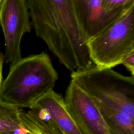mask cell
I'll list each match as a JSON object with an SVG mask.
<instances>
[{
	"label": "cell",
	"mask_w": 134,
	"mask_h": 134,
	"mask_svg": "<svg viewBox=\"0 0 134 134\" xmlns=\"http://www.w3.org/2000/svg\"><path fill=\"white\" fill-rule=\"evenodd\" d=\"M4 61V55L0 52V87L3 82V66Z\"/></svg>",
	"instance_id": "4fadbf2b"
},
{
	"label": "cell",
	"mask_w": 134,
	"mask_h": 134,
	"mask_svg": "<svg viewBox=\"0 0 134 134\" xmlns=\"http://www.w3.org/2000/svg\"><path fill=\"white\" fill-rule=\"evenodd\" d=\"M121 64L131 73V76H134V51L126 56L122 60Z\"/></svg>",
	"instance_id": "7c38bea8"
},
{
	"label": "cell",
	"mask_w": 134,
	"mask_h": 134,
	"mask_svg": "<svg viewBox=\"0 0 134 134\" xmlns=\"http://www.w3.org/2000/svg\"><path fill=\"white\" fill-rule=\"evenodd\" d=\"M20 118L23 126L29 134H62L43 109L32 107L25 111L21 109Z\"/></svg>",
	"instance_id": "9c48e42d"
},
{
	"label": "cell",
	"mask_w": 134,
	"mask_h": 134,
	"mask_svg": "<svg viewBox=\"0 0 134 134\" xmlns=\"http://www.w3.org/2000/svg\"><path fill=\"white\" fill-rule=\"evenodd\" d=\"M37 36L72 72L94 65L79 25L72 0H27Z\"/></svg>",
	"instance_id": "6da1fadb"
},
{
	"label": "cell",
	"mask_w": 134,
	"mask_h": 134,
	"mask_svg": "<svg viewBox=\"0 0 134 134\" xmlns=\"http://www.w3.org/2000/svg\"><path fill=\"white\" fill-rule=\"evenodd\" d=\"M94 65L113 68L134 51V4L114 24L87 42Z\"/></svg>",
	"instance_id": "277c9868"
},
{
	"label": "cell",
	"mask_w": 134,
	"mask_h": 134,
	"mask_svg": "<svg viewBox=\"0 0 134 134\" xmlns=\"http://www.w3.org/2000/svg\"><path fill=\"white\" fill-rule=\"evenodd\" d=\"M6 134H29V133L28 132V131L26 130V129L23 126V127L18 129H17L15 131L10 132Z\"/></svg>",
	"instance_id": "5bb4252c"
},
{
	"label": "cell",
	"mask_w": 134,
	"mask_h": 134,
	"mask_svg": "<svg viewBox=\"0 0 134 134\" xmlns=\"http://www.w3.org/2000/svg\"><path fill=\"white\" fill-rule=\"evenodd\" d=\"M58 79V74L46 52L22 58L10 65L0 87V101L29 109L53 91Z\"/></svg>",
	"instance_id": "7a4b0ae2"
},
{
	"label": "cell",
	"mask_w": 134,
	"mask_h": 134,
	"mask_svg": "<svg viewBox=\"0 0 134 134\" xmlns=\"http://www.w3.org/2000/svg\"><path fill=\"white\" fill-rule=\"evenodd\" d=\"M134 4V0H102L103 8L108 12L126 8Z\"/></svg>",
	"instance_id": "8fae6325"
},
{
	"label": "cell",
	"mask_w": 134,
	"mask_h": 134,
	"mask_svg": "<svg viewBox=\"0 0 134 134\" xmlns=\"http://www.w3.org/2000/svg\"><path fill=\"white\" fill-rule=\"evenodd\" d=\"M64 100L68 110L82 134H110L95 103L72 80Z\"/></svg>",
	"instance_id": "8992f818"
},
{
	"label": "cell",
	"mask_w": 134,
	"mask_h": 134,
	"mask_svg": "<svg viewBox=\"0 0 134 134\" xmlns=\"http://www.w3.org/2000/svg\"><path fill=\"white\" fill-rule=\"evenodd\" d=\"M32 107L46 111L62 134H82L68 110L64 98L54 90L38 100Z\"/></svg>",
	"instance_id": "ba28073f"
},
{
	"label": "cell",
	"mask_w": 134,
	"mask_h": 134,
	"mask_svg": "<svg viewBox=\"0 0 134 134\" xmlns=\"http://www.w3.org/2000/svg\"><path fill=\"white\" fill-rule=\"evenodd\" d=\"M71 80L92 98L99 110L120 111L134 119V76L94 65L72 72Z\"/></svg>",
	"instance_id": "3957f363"
},
{
	"label": "cell",
	"mask_w": 134,
	"mask_h": 134,
	"mask_svg": "<svg viewBox=\"0 0 134 134\" xmlns=\"http://www.w3.org/2000/svg\"><path fill=\"white\" fill-rule=\"evenodd\" d=\"M31 26L27 0H2L0 26L4 36L6 63L11 65L22 58L21 39L31 32Z\"/></svg>",
	"instance_id": "5b68a950"
},
{
	"label": "cell",
	"mask_w": 134,
	"mask_h": 134,
	"mask_svg": "<svg viewBox=\"0 0 134 134\" xmlns=\"http://www.w3.org/2000/svg\"><path fill=\"white\" fill-rule=\"evenodd\" d=\"M1 2H2V0H0V4H1Z\"/></svg>",
	"instance_id": "9a60e30c"
},
{
	"label": "cell",
	"mask_w": 134,
	"mask_h": 134,
	"mask_svg": "<svg viewBox=\"0 0 134 134\" xmlns=\"http://www.w3.org/2000/svg\"><path fill=\"white\" fill-rule=\"evenodd\" d=\"M21 108L0 101V134H6L23 127Z\"/></svg>",
	"instance_id": "30bf717a"
},
{
	"label": "cell",
	"mask_w": 134,
	"mask_h": 134,
	"mask_svg": "<svg viewBox=\"0 0 134 134\" xmlns=\"http://www.w3.org/2000/svg\"><path fill=\"white\" fill-rule=\"evenodd\" d=\"M79 25L87 41L98 36L116 22L132 5L108 12L102 6V0H72Z\"/></svg>",
	"instance_id": "52a82bcc"
}]
</instances>
